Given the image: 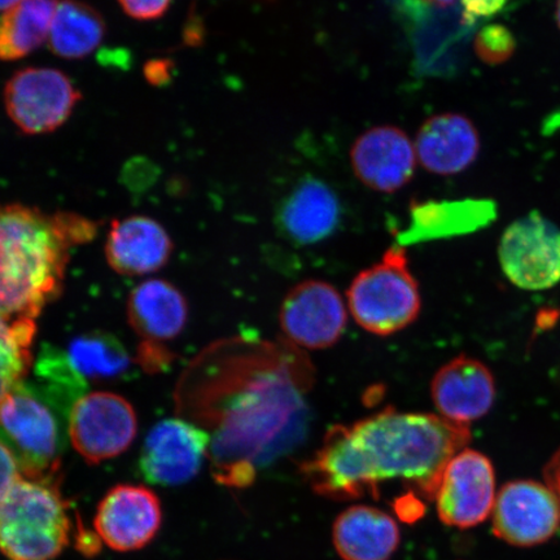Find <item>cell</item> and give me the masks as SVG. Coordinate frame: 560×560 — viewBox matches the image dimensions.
<instances>
[{
	"mask_svg": "<svg viewBox=\"0 0 560 560\" xmlns=\"http://www.w3.org/2000/svg\"><path fill=\"white\" fill-rule=\"evenodd\" d=\"M470 441V425L388 408L334 425L301 471L315 492L335 501L377 499L383 482L395 480L431 501L445 467Z\"/></svg>",
	"mask_w": 560,
	"mask_h": 560,
	"instance_id": "6da1fadb",
	"label": "cell"
},
{
	"mask_svg": "<svg viewBox=\"0 0 560 560\" xmlns=\"http://www.w3.org/2000/svg\"><path fill=\"white\" fill-rule=\"evenodd\" d=\"M296 348L260 345L229 373L219 410L210 417V467L217 482L247 488L258 468L293 450L304 436L311 371Z\"/></svg>",
	"mask_w": 560,
	"mask_h": 560,
	"instance_id": "7a4b0ae2",
	"label": "cell"
},
{
	"mask_svg": "<svg viewBox=\"0 0 560 560\" xmlns=\"http://www.w3.org/2000/svg\"><path fill=\"white\" fill-rule=\"evenodd\" d=\"M96 231L95 222L74 213L0 208V318L35 331V319L61 291L70 249Z\"/></svg>",
	"mask_w": 560,
	"mask_h": 560,
	"instance_id": "3957f363",
	"label": "cell"
},
{
	"mask_svg": "<svg viewBox=\"0 0 560 560\" xmlns=\"http://www.w3.org/2000/svg\"><path fill=\"white\" fill-rule=\"evenodd\" d=\"M58 479L19 476L0 497V552L10 560H55L70 541Z\"/></svg>",
	"mask_w": 560,
	"mask_h": 560,
	"instance_id": "277c9868",
	"label": "cell"
},
{
	"mask_svg": "<svg viewBox=\"0 0 560 560\" xmlns=\"http://www.w3.org/2000/svg\"><path fill=\"white\" fill-rule=\"evenodd\" d=\"M69 416L37 385L20 382L0 402V439L24 478L55 479Z\"/></svg>",
	"mask_w": 560,
	"mask_h": 560,
	"instance_id": "5b68a950",
	"label": "cell"
},
{
	"mask_svg": "<svg viewBox=\"0 0 560 560\" xmlns=\"http://www.w3.org/2000/svg\"><path fill=\"white\" fill-rule=\"evenodd\" d=\"M347 299L357 325L370 334L389 336L415 324L422 298L405 248L392 247L381 262L362 270L350 283Z\"/></svg>",
	"mask_w": 560,
	"mask_h": 560,
	"instance_id": "8992f818",
	"label": "cell"
},
{
	"mask_svg": "<svg viewBox=\"0 0 560 560\" xmlns=\"http://www.w3.org/2000/svg\"><path fill=\"white\" fill-rule=\"evenodd\" d=\"M81 100V91L72 80L54 68L20 69L4 88L7 115L25 136L59 129Z\"/></svg>",
	"mask_w": 560,
	"mask_h": 560,
	"instance_id": "52a82bcc",
	"label": "cell"
},
{
	"mask_svg": "<svg viewBox=\"0 0 560 560\" xmlns=\"http://www.w3.org/2000/svg\"><path fill=\"white\" fill-rule=\"evenodd\" d=\"M499 258L503 275L517 289L550 290L560 282V229L534 210L503 231Z\"/></svg>",
	"mask_w": 560,
	"mask_h": 560,
	"instance_id": "ba28073f",
	"label": "cell"
},
{
	"mask_svg": "<svg viewBox=\"0 0 560 560\" xmlns=\"http://www.w3.org/2000/svg\"><path fill=\"white\" fill-rule=\"evenodd\" d=\"M137 431L135 409L124 397L110 392L82 396L68 418L70 443L90 465L114 459L128 451Z\"/></svg>",
	"mask_w": 560,
	"mask_h": 560,
	"instance_id": "9c48e42d",
	"label": "cell"
},
{
	"mask_svg": "<svg viewBox=\"0 0 560 560\" xmlns=\"http://www.w3.org/2000/svg\"><path fill=\"white\" fill-rule=\"evenodd\" d=\"M128 315L140 338L139 365L149 373L165 370L173 360L166 345L177 338L186 326L188 310L184 295L164 280H147L132 290Z\"/></svg>",
	"mask_w": 560,
	"mask_h": 560,
	"instance_id": "30bf717a",
	"label": "cell"
},
{
	"mask_svg": "<svg viewBox=\"0 0 560 560\" xmlns=\"http://www.w3.org/2000/svg\"><path fill=\"white\" fill-rule=\"evenodd\" d=\"M279 322L292 346L312 350L331 348L348 325L346 301L332 284L305 280L287 293Z\"/></svg>",
	"mask_w": 560,
	"mask_h": 560,
	"instance_id": "8fae6325",
	"label": "cell"
},
{
	"mask_svg": "<svg viewBox=\"0 0 560 560\" xmlns=\"http://www.w3.org/2000/svg\"><path fill=\"white\" fill-rule=\"evenodd\" d=\"M495 497L492 462L478 451L464 450L441 476L435 497L440 520L454 528L476 527L492 515Z\"/></svg>",
	"mask_w": 560,
	"mask_h": 560,
	"instance_id": "7c38bea8",
	"label": "cell"
},
{
	"mask_svg": "<svg viewBox=\"0 0 560 560\" xmlns=\"http://www.w3.org/2000/svg\"><path fill=\"white\" fill-rule=\"evenodd\" d=\"M493 534L517 548H532L555 537L560 528V505L552 490L534 480H515L495 497Z\"/></svg>",
	"mask_w": 560,
	"mask_h": 560,
	"instance_id": "4fadbf2b",
	"label": "cell"
},
{
	"mask_svg": "<svg viewBox=\"0 0 560 560\" xmlns=\"http://www.w3.org/2000/svg\"><path fill=\"white\" fill-rule=\"evenodd\" d=\"M210 435L182 419H165L147 436L140 471L151 485L178 487L192 480L209 457Z\"/></svg>",
	"mask_w": 560,
	"mask_h": 560,
	"instance_id": "5bb4252c",
	"label": "cell"
},
{
	"mask_svg": "<svg viewBox=\"0 0 560 560\" xmlns=\"http://www.w3.org/2000/svg\"><path fill=\"white\" fill-rule=\"evenodd\" d=\"M163 508L153 490L136 485L112 488L97 505L94 528L109 549L130 552L144 549L159 534Z\"/></svg>",
	"mask_w": 560,
	"mask_h": 560,
	"instance_id": "9a60e30c",
	"label": "cell"
},
{
	"mask_svg": "<svg viewBox=\"0 0 560 560\" xmlns=\"http://www.w3.org/2000/svg\"><path fill=\"white\" fill-rule=\"evenodd\" d=\"M353 171L363 185L395 192L415 175L417 152L410 138L396 126H377L355 140L350 151Z\"/></svg>",
	"mask_w": 560,
	"mask_h": 560,
	"instance_id": "2e32d148",
	"label": "cell"
},
{
	"mask_svg": "<svg viewBox=\"0 0 560 560\" xmlns=\"http://www.w3.org/2000/svg\"><path fill=\"white\" fill-rule=\"evenodd\" d=\"M431 396L440 417L470 425L492 409L494 377L485 363L459 355L433 376Z\"/></svg>",
	"mask_w": 560,
	"mask_h": 560,
	"instance_id": "e0dca14e",
	"label": "cell"
},
{
	"mask_svg": "<svg viewBox=\"0 0 560 560\" xmlns=\"http://www.w3.org/2000/svg\"><path fill=\"white\" fill-rule=\"evenodd\" d=\"M497 215L499 207L490 199L415 200L408 228L397 234L398 247L472 234L492 225Z\"/></svg>",
	"mask_w": 560,
	"mask_h": 560,
	"instance_id": "ac0fdd59",
	"label": "cell"
},
{
	"mask_svg": "<svg viewBox=\"0 0 560 560\" xmlns=\"http://www.w3.org/2000/svg\"><path fill=\"white\" fill-rule=\"evenodd\" d=\"M342 217L339 196L315 177L301 179L280 202L277 222L280 233L299 245L328 240L339 229Z\"/></svg>",
	"mask_w": 560,
	"mask_h": 560,
	"instance_id": "d6986e66",
	"label": "cell"
},
{
	"mask_svg": "<svg viewBox=\"0 0 560 560\" xmlns=\"http://www.w3.org/2000/svg\"><path fill=\"white\" fill-rule=\"evenodd\" d=\"M173 250L171 236L155 220L132 215L112 223L105 256L124 276H145L163 268Z\"/></svg>",
	"mask_w": 560,
	"mask_h": 560,
	"instance_id": "ffe728a7",
	"label": "cell"
},
{
	"mask_svg": "<svg viewBox=\"0 0 560 560\" xmlns=\"http://www.w3.org/2000/svg\"><path fill=\"white\" fill-rule=\"evenodd\" d=\"M416 152L424 170L438 175L458 174L478 159L480 136L466 116H433L418 131Z\"/></svg>",
	"mask_w": 560,
	"mask_h": 560,
	"instance_id": "44dd1931",
	"label": "cell"
},
{
	"mask_svg": "<svg viewBox=\"0 0 560 560\" xmlns=\"http://www.w3.org/2000/svg\"><path fill=\"white\" fill-rule=\"evenodd\" d=\"M334 544L345 560H388L400 544V530L383 511L353 506L336 520Z\"/></svg>",
	"mask_w": 560,
	"mask_h": 560,
	"instance_id": "7402d4cb",
	"label": "cell"
},
{
	"mask_svg": "<svg viewBox=\"0 0 560 560\" xmlns=\"http://www.w3.org/2000/svg\"><path fill=\"white\" fill-rule=\"evenodd\" d=\"M107 25L102 13L81 0H59L56 5L48 47L59 58H86L101 46Z\"/></svg>",
	"mask_w": 560,
	"mask_h": 560,
	"instance_id": "603a6c76",
	"label": "cell"
},
{
	"mask_svg": "<svg viewBox=\"0 0 560 560\" xmlns=\"http://www.w3.org/2000/svg\"><path fill=\"white\" fill-rule=\"evenodd\" d=\"M59 0H20L0 16V60L26 58L48 40Z\"/></svg>",
	"mask_w": 560,
	"mask_h": 560,
	"instance_id": "cb8c5ba5",
	"label": "cell"
},
{
	"mask_svg": "<svg viewBox=\"0 0 560 560\" xmlns=\"http://www.w3.org/2000/svg\"><path fill=\"white\" fill-rule=\"evenodd\" d=\"M67 360L83 381L116 380L128 374L132 361L121 342L105 332H90L70 342Z\"/></svg>",
	"mask_w": 560,
	"mask_h": 560,
	"instance_id": "d4e9b609",
	"label": "cell"
},
{
	"mask_svg": "<svg viewBox=\"0 0 560 560\" xmlns=\"http://www.w3.org/2000/svg\"><path fill=\"white\" fill-rule=\"evenodd\" d=\"M34 335L35 331L20 330L0 318V402L30 371Z\"/></svg>",
	"mask_w": 560,
	"mask_h": 560,
	"instance_id": "484cf974",
	"label": "cell"
},
{
	"mask_svg": "<svg viewBox=\"0 0 560 560\" xmlns=\"http://www.w3.org/2000/svg\"><path fill=\"white\" fill-rule=\"evenodd\" d=\"M474 48L482 62L488 66H500L513 58L516 39L505 25L489 24L476 34Z\"/></svg>",
	"mask_w": 560,
	"mask_h": 560,
	"instance_id": "4316f807",
	"label": "cell"
},
{
	"mask_svg": "<svg viewBox=\"0 0 560 560\" xmlns=\"http://www.w3.org/2000/svg\"><path fill=\"white\" fill-rule=\"evenodd\" d=\"M121 9L131 19L151 21L163 18L172 4V0H118Z\"/></svg>",
	"mask_w": 560,
	"mask_h": 560,
	"instance_id": "83f0119b",
	"label": "cell"
},
{
	"mask_svg": "<svg viewBox=\"0 0 560 560\" xmlns=\"http://www.w3.org/2000/svg\"><path fill=\"white\" fill-rule=\"evenodd\" d=\"M460 2L464 7L462 18L468 25H472L478 19L492 18L501 12L509 0H460Z\"/></svg>",
	"mask_w": 560,
	"mask_h": 560,
	"instance_id": "f1b7e54d",
	"label": "cell"
},
{
	"mask_svg": "<svg viewBox=\"0 0 560 560\" xmlns=\"http://www.w3.org/2000/svg\"><path fill=\"white\" fill-rule=\"evenodd\" d=\"M20 476L19 466L10 447L0 439V497Z\"/></svg>",
	"mask_w": 560,
	"mask_h": 560,
	"instance_id": "f546056e",
	"label": "cell"
},
{
	"mask_svg": "<svg viewBox=\"0 0 560 560\" xmlns=\"http://www.w3.org/2000/svg\"><path fill=\"white\" fill-rule=\"evenodd\" d=\"M171 62L166 60H153L147 62L144 68L145 79L152 85H161L171 79Z\"/></svg>",
	"mask_w": 560,
	"mask_h": 560,
	"instance_id": "4dcf8cb0",
	"label": "cell"
},
{
	"mask_svg": "<svg viewBox=\"0 0 560 560\" xmlns=\"http://www.w3.org/2000/svg\"><path fill=\"white\" fill-rule=\"evenodd\" d=\"M545 476L546 486L556 494L560 505V450L550 459L549 465L546 466Z\"/></svg>",
	"mask_w": 560,
	"mask_h": 560,
	"instance_id": "1f68e13d",
	"label": "cell"
},
{
	"mask_svg": "<svg viewBox=\"0 0 560 560\" xmlns=\"http://www.w3.org/2000/svg\"><path fill=\"white\" fill-rule=\"evenodd\" d=\"M423 2L438 5L440 9H447V7H452L457 2V0H423Z\"/></svg>",
	"mask_w": 560,
	"mask_h": 560,
	"instance_id": "d6a6232c",
	"label": "cell"
},
{
	"mask_svg": "<svg viewBox=\"0 0 560 560\" xmlns=\"http://www.w3.org/2000/svg\"><path fill=\"white\" fill-rule=\"evenodd\" d=\"M19 2L20 0H0V12L3 13L5 11H9L11 7L15 5Z\"/></svg>",
	"mask_w": 560,
	"mask_h": 560,
	"instance_id": "836d02e7",
	"label": "cell"
},
{
	"mask_svg": "<svg viewBox=\"0 0 560 560\" xmlns=\"http://www.w3.org/2000/svg\"><path fill=\"white\" fill-rule=\"evenodd\" d=\"M556 19H557V24L560 30V0H558V2H557Z\"/></svg>",
	"mask_w": 560,
	"mask_h": 560,
	"instance_id": "e575fe53",
	"label": "cell"
}]
</instances>
